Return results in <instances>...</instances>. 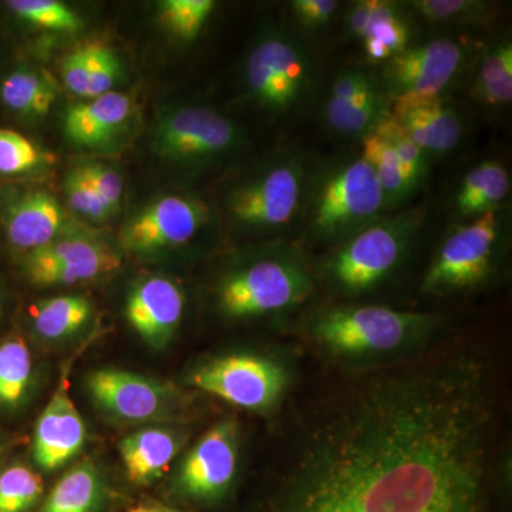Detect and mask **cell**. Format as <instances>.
Instances as JSON below:
<instances>
[{"instance_id":"obj_1","label":"cell","mask_w":512,"mask_h":512,"mask_svg":"<svg viewBox=\"0 0 512 512\" xmlns=\"http://www.w3.org/2000/svg\"><path fill=\"white\" fill-rule=\"evenodd\" d=\"M387 215L372 167L362 157L311 170L298 227L309 241L335 247Z\"/></svg>"},{"instance_id":"obj_2","label":"cell","mask_w":512,"mask_h":512,"mask_svg":"<svg viewBox=\"0 0 512 512\" xmlns=\"http://www.w3.org/2000/svg\"><path fill=\"white\" fill-rule=\"evenodd\" d=\"M311 170L301 151H282L228 192L229 221L252 234L289 231L301 218Z\"/></svg>"},{"instance_id":"obj_3","label":"cell","mask_w":512,"mask_h":512,"mask_svg":"<svg viewBox=\"0 0 512 512\" xmlns=\"http://www.w3.org/2000/svg\"><path fill=\"white\" fill-rule=\"evenodd\" d=\"M316 77L311 50L284 28H266L245 63L249 97L272 116H291L303 109L315 90Z\"/></svg>"},{"instance_id":"obj_4","label":"cell","mask_w":512,"mask_h":512,"mask_svg":"<svg viewBox=\"0 0 512 512\" xmlns=\"http://www.w3.org/2000/svg\"><path fill=\"white\" fill-rule=\"evenodd\" d=\"M427 212L421 207L384 215L333 249L326 274L339 291L363 293L382 284L400 265L420 234Z\"/></svg>"},{"instance_id":"obj_5","label":"cell","mask_w":512,"mask_h":512,"mask_svg":"<svg viewBox=\"0 0 512 512\" xmlns=\"http://www.w3.org/2000/svg\"><path fill=\"white\" fill-rule=\"evenodd\" d=\"M313 282L291 247H281L234 269L218 286V303L229 318L284 312L308 299Z\"/></svg>"},{"instance_id":"obj_6","label":"cell","mask_w":512,"mask_h":512,"mask_svg":"<svg viewBox=\"0 0 512 512\" xmlns=\"http://www.w3.org/2000/svg\"><path fill=\"white\" fill-rule=\"evenodd\" d=\"M426 313L384 306H345L320 313L312 329L323 346L342 355L389 352L430 328Z\"/></svg>"},{"instance_id":"obj_7","label":"cell","mask_w":512,"mask_h":512,"mask_svg":"<svg viewBox=\"0 0 512 512\" xmlns=\"http://www.w3.org/2000/svg\"><path fill=\"white\" fill-rule=\"evenodd\" d=\"M501 235L500 211L451 229L424 276L423 292L464 291L483 284L493 271Z\"/></svg>"},{"instance_id":"obj_8","label":"cell","mask_w":512,"mask_h":512,"mask_svg":"<svg viewBox=\"0 0 512 512\" xmlns=\"http://www.w3.org/2000/svg\"><path fill=\"white\" fill-rule=\"evenodd\" d=\"M242 144L244 137L237 124L210 107L170 111L156 130L158 153L180 164H212L232 156Z\"/></svg>"},{"instance_id":"obj_9","label":"cell","mask_w":512,"mask_h":512,"mask_svg":"<svg viewBox=\"0 0 512 512\" xmlns=\"http://www.w3.org/2000/svg\"><path fill=\"white\" fill-rule=\"evenodd\" d=\"M190 383L241 409L265 410L284 392L286 373L265 357L231 355L198 367Z\"/></svg>"},{"instance_id":"obj_10","label":"cell","mask_w":512,"mask_h":512,"mask_svg":"<svg viewBox=\"0 0 512 512\" xmlns=\"http://www.w3.org/2000/svg\"><path fill=\"white\" fill-rule=\"evenodd\" d=\"M467 52L463 43L450 37L406 47L383 64L380 83L387 100L443 94L466 63Z\"/></svg>"},{"instance_id":"obj_11","label":"cell","mask_w":512,"mask_h":512,"mask_svg":"<svg viewBox=\"0 0 512 512\" xmlns=\"http://www.w3.org/2000/svg\"><path fill=\"white\" fill-rule=\"evenodd\" d=\"M211 222V210L204 201L183 195H167L143 208L123 231L128 251L153 252L180 247L197 237Z\"/></svg>"},{"instance_id":"obj_12","label":"cell","mask_w":512,"mask_h":512,"mask_svg":"<svg viewBox=\"0 0 512 512\" xmlns=\"http://www.w3.org/2000/svg\"><path fill=\"white\" fill-rule=\"evenodd\" d=\"M120 258L107 245L87 237L57 238L30 251L26 275L33 284L69 286L93 281L116 271Z\"/></svg>"},{"instance_id":"obj_13","label":"cell","mask_w":512,"mask_h":512,"mask_svg":"<svg viewBox=\"0 0 512 512\" xmlns=\"http://www.w3.org/2000/svg\"><path fill=\"white\" fill-rule=\"evenodd\" d=\"M234 421H221L201 437L185 457L178 487L192 500L222 497L237 471L238 441Z\"/></svg>"},{"instance_id":"obj_14","label":"cell","mask_w":512,"mask_h":512,"mask_svg":"<svg viewBox=\"0 0 512 512\" xmlns=\"http://www.w3.org/2000/svg\"><path fill=\"white\" fill-rule=\"evenodd\" d=\"M86 384L94 402L119 419H165L174 410V394L170 389L127 370H96L87 377Z\"/></svg>"},{"instance_id":"obj_15","label":"cell","mask_w":512,"mask_h":512,"mask_svg":"<svg viewBox=\"0 0 512 512\" xmlns=\"http://www.w3.org/2000/svg\"><path fill=\"white\" fill-rule=\"evenodd\" d=\"M389 113L429 158L447 156L463 140V116L443 94L397 97Z\"/></svg>"},{"instance_id":"obj_16","label":"cell","mask_w":512,"mask_h":512,"mask_svg":"<svg viewBox=\"0 0 512 512\" xmlns=\"http://www.w3.org/2000/svg\"><path fill=\"white\" fill-rule=\"evenodd\" d=\"M84 441V421L70 399L69 384L63 379L37 420L33 457L43 470H56L77 456Z\"/></svg>"},{"instance_id":"obj_17","label":"cell","mask_w":512,"mask_h":512,"mask_svg":"<svg viewBox=\"0 0 512 512\" xmlns=\"http://www.w3.org/2000/svg\"><path fill=\"white\" fill-rule=\"evenodd\" d=\"M346 30L362 42L372 63H386L409 47L412 39L404 5L390 0L353 2L346 15Z\"/></svg>"},{"instance_id":"obj_18","label":"cell","mask_w":512,"mask_h":512,"mask_svg":"<svg viewBox=\"0 0 512 512\" xmlns=\"http://www.w3.org/2000/svg\"><path fill=\"white\" fill-rule=\"evenodd\" d=\"M184 305V293L177 284L163 276H153L128 296L127 322L148 345L161 348L180 326Z\"/></svg>"},{"instance_id":"obj_19","label":"cell","mask_w":512,"mask_h":512,"mask_svg":"<svg viewBox=\"0 0 512 512\" xmlns=\"http://www.w3.org/2000/svg\"><path fill=\"white\" fill-rule=\"evenodd\" d=\"M133 113V101L127 94L110 92L77 103L66 110L63 130L70 143L97 148L111 143L127 126Z\"/></svg>"},{"instance_id":"obj_20","label":"cell","mask_w":512,"mask_h":512,"mask_svg":"<svg viewBox=\"0 0 512 512\" xmlns=\"http://www.w3.org/2000/svg\"><path fill=\"white\" fill-rule=\"evenodd\" d=\"M64 221L63 208L53 195L32 192L10 208L6 231L9 241L16 248L30 252L56 241Z\"/></svg>"},{"instance_id":"obj_21","label":"cell","mask_w":512,"mask_h":512,"mask_svg":"<svg viewBox=\"0 0 512 512\" xmlns=\"http://www.w3.org/2000/svg\"><path fill=\"white\" fill-rule=\"evenodd\" d=\"M180 446V437L164 429L140 430L124 437L120 454L128 480L137 485L153 483L170 466Z\"/></svg>"},{"instance_id":"obj_22","label":"cell","mask_w":512,"mask_h":512,"mask_svg":"<svg viewBox=\"0 0 512 512\" xmlns=\"http://www.w3.org/2000/svg\"><path fill=\"white\" fill-rule=\"evenodd\" d=\"M510 190L507 167L497 160L484 161L464 175L454 195V211L461 220H476L487 212L500 211Z\"/></svg>"},{"instance_id":"obj_23","label":"cell","mask_w":512,"mask_h":512,"mask_svg":"<svg viewBox=\"0 0 512 512\" xmlns=\"http://www.w3.org/2000/svg\"><path fill=\"white\" fill-rule=\"evenodd\" d=\"M389 111V100L383 87L352 100L326 99L323 121L333 133L343 137L363 138L377 126Z\"/></svg>"},{"instance_id":"obj_24","label":"cell","mask_w":512,"mask_h":512,"mask_svg":"<svg viewBox=\"0 0 512 512\" xmlns=\"http://www.w3.org/2000/svg\"><path fill=\"white\" fill-rule=\"evenodd\" d=\"M360 157L372 167L382 187L387 212L399 208L416 192L393 148L373 131L362 138Z\"/></svg>"},{"instance_id":"obj_25","label":"cell","mask_w":512,"mask_h":512,"mask_svg":"<svg viewBox=\"0 0 512 512\" xmlns=\"http://www.w3.org/2000/svg\"><path fill=\"white\" fill-rule=\"evenodd\" d=\"M103 498L99 471L79 464L57 481L40 512H97Z\"/></svg>"},{"instance_id":"obj_26","label":"cell","mask_w":512,"mask_h":512,"mask_svg":"<svg viewBox=\"0 0 512 512\" xmlns=\"http://www.w3.org/2000/svg\"><path fill=\"white\" fill-rule=\"evenodd\" d=\"M473 97L483 106L500 109L512 100V43L510 39L485 50L473 83Z\"/></svg>"},{"instance_id":"obj_27","label":"cell","mask_w":512,"mask_h":512,"mask_svg":"<svg viewBox=\"0 0 512 512\" xmlns=\"http://www.w3.org/2000/svg\"><path fill=\"white\" fill-rule=\"evenodd\" d=\"M92 305L83 296H57L37 303L33 326L42 338L59 340L72 336L86 325Z\"/></svg>"},{"instance_id":"obj_28","label":"cell","mask_w":512,"mask_h":512,"mask_svg":"<svg viewBox=\"0 0 512 512\" xmlns=\"http://www.w3.org/2000/svg\"><path fill=\"white\" fill-rule=\"evenodd\" d=\"M56 87L35 70H15L3 80L0 97L8 109L25 116H43L56 101Z\"/></svg>"},{"instance_id":"obj_29","label":"cell","mask_w":512,"mask_h":512,"mask_svg":"<svg viewBox=\"0 0 512 512\" xmlns=\"http://www.w3.org/2000/svg\"><path fill=\"white\" fill-rule=\"evenodd\" d=\"M32 379V356L22 339L0 345V404L16 406L25 397Z\"/></svg>"},{"instance_id":"obj_30","label":"cell","mask_w":512,"mask_h":512,"mask_svg":"<svg viewBox=\"0 0 512 512\" xmlns=\"http://www.w3.org/2000/svg\"><path fill=\"white\" fill-rule=\"evenodd\" d=\"M403 5L436 25H481L493 13V5L481 0H409Z\"/></svg>"},{"instance_id":"obj_31","label":"cell","mask_w":512,"mask_h":512,"mask_svg":"<svg viewBox=\"0 0 512 512\" xmlns=\"http://www.w3.org/2000/svg\"><path fill=\"white\" fill-rule=\"evenodd\" d=\"M214 9L212 0H164L158 8V18L171 35L191 42L200 35Z\"/></svg>"},{"instance_id":"obj_32","label":"cell","mask_w":512,"mask_h":512,"mask_svg":"<svg viewBox=\"0 0 512 512\" xmlns=\"http://www.w3.org/2000/svg\"><path fill=\"white\" fill-rule=\"evenodd\" d=\"M6 5L18 18L36 28L69 33L82 28L80 16L57 0H10Z\"/></svg>"},{"instance_id":"obj_33","label":"cell","mask_w":512,"mask_h":512,"mask_svg":"<svg viewBox=\"0 0 512 512\" xmlns=\"http://www.w3.org/2000/svg\"><path fill=\"white\" fill-rule=\"evenodd\" d=\"M373 133L383 138L393 148L414 187L419 188L429 171V156L412 140L406 130L390 116L389 111L373 128Z\"/></svg>"},{"instance_id":"obj_34","label":"cell","mask_w":512,"mask_h":512,"mask_svg":"<svg viewBox=\"0 0 512 512\" xmlns=\"http://www.w3.org/2000/svg\"><path fill=\"white\" fill-rule=\"evenodd\" d=\"M42 493V478L28 467H10L0 474V512H26Z\"/></svg>"},{"instance_id":"obj_35","label":"cell","mask_w":512,"mask_h":512,"mask_svg":"<svg viewBox=\"0 0 512 512\" xmlns=\"http://www.w3.org/2000/svg\"><path fill=\"white\" fill-rule=\"evenodd\" d=\"M50 156L29 138L16 131L0 128V174H22L47 164Z\"/></svg>"},{"instance_id":"obj_36","label":"cell","mask_w":512,"mask_h":512,"mask_svg":"<svg viewBox=\"0 0 512 512\" xmlns=\"http://www.w3.org/2000/svg\"><path fill=\"white\" fill-rule=\"evenodd\" d=\"M90 49L89 92L87 100L96 99L103 94L113 92L120 73V63L116 53L109 46L92 43Z\"/></svg>"},{"instance_id":"obj_37","label":"cell","mask_w":512,"mask_h":512,"mask_svg":"<svg viewBox=\"0 0 512 512\" xmlns=\"http://www.w3.org/2000/svg\"><path fill=\"white\" fill-rule=\"evenodd\" d=\"M64 191H66L70 207L89 220L104 221L114 214L109 205L101 200L100 195L94 191L92 185L84 181L74 170L67 174Z\"/></svg>"},{"instance_id":"obj_38","label":"cell","mask_w":512,"mask_h":512,"mask_svg":"<svg viewBox=\"0 0 512 512\" xmlns=\"http://www.w3.org/2000/svg\"><path fill=\"white\" fill-rule=\"evenodd\" d=\"M74 171L92 185L94 191L109 205L111 211L119 210L121 197H123V181L116 171L97 163L79 165L74 168Z\"/></svg>"},{"instance_id":"obj_39","label":"cell","mask_w":512,"mask_h":512,"mask_svg":"<svg viewBox=\"0 0 512 512\" xmlns=\"http://www.w3.org/2000/svg\"><path fill=\"white\" fill-rule=\"evenodd\" d=\"M382 86L380 79L357 67L340 72L330 86L328 99L352 100Z\"/></svg>"},{"instance_id":"obj_40","label":"cell","mask_w":512,"mask_h":512,"mask_svg":"<svg viewBox=\"0 0 512 512\" xmlns=\"http://www.w3.org/2000/svg\"><path fill=\"white\" fill-rule=\"evenodd\" d=\"M339 6L336 0H292L289 3L293 18L299 26L312 32L326 28L335 19Z\"/></svg>"},{"instance_id":"obj_41","label":"cell","mask_w":512,"mask_h":512,"mask_svg":"<svg viewBox=\"0 0 512 512\" xmlns=\"http://www.w3.org/2000/svg\"><path fill=\"white\" fill-rule=\"evenodd\" d=\"M90 49L89 45L74 50L62 63L64 86L74 96L87 99L89 92Z\"/></svg>"},{"instance_id":"obj_42","label":"cell","mask_w":512,"mask_h":512,"mask_svg":"<svg viewBox=\"0 0 512 512\" xmlns=\"http://www.w3.org/2000/svg\"><path fill=\"white\" fill-rule=\"evenodd\" d=\"M128 512H177L174 510H170L167 507H160V505H140V507L133 508V510Z\"/></svg>"}]
</instances>
